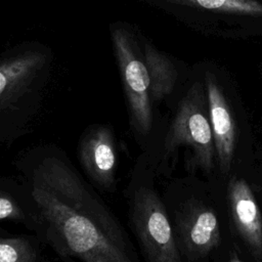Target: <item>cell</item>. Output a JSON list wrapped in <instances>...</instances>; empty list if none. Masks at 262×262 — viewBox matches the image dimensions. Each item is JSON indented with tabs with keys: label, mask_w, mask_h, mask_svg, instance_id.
Instances as JSON below:
<instances>
[{
	"label": "cell",
	"mask_w": 262,
	"mask_h": 262,
	"mask_svg": "<svg viewBox=\"0 0 262 262\" xmlns=\"http://www.w3.org/2000/svg\"><path fill=\"white\" fill-rule=\"evenodd\" d=\"M31 194L62 253L82 262H135L117 218L62 159L48 156L37 164Z\"/></svg>",
	"instance_id": "6da1fadb"
},
{
	"label": "cell",
	"mask_w": 262,
	"mask_h": 262,
	"mask_svg": "<svg viewBox=\"0 0 262 262\" xmlns=\"http://www.w3.org/2000/svg\"><path fill=\"white\" fill-rule=\"evenodd\" d=\"M179 146L192 151L196 167L209 173L214 168L215 147L210 118L205 110L200 83H194L180 101L165 139V150L172 152Z\"/></svg>",
	"instance_id": "7a4b0ae2"
},
{
	"label": "cell",
	"mask_w": 262,
	"mask_h": 262,
	"mask_svg": "<svg viewBox=\"0 0 262 262\" xmlns=\"http://www.w3.org/2000/svg\"><path fill=\"white\" fill-rule=\"evenodd\" d=\"M130 214L147 262H182L166 208L155 190L148 187L136 190Z\"/></svg>",
	"instance_id": "3957f363"
},
{
	"label": "cell",
	"mask_w": 262,
	"mask_h": 262,
	"mask_svg": "<svg viewBox=\"0 0 262 262\" xmlns=\"http://www.w3.org/2000/svg\"><path fill=\"white\" fill-rule=\"evenodd\" d=\"M113 42L121 71L131 124L137 133L146 135L151 128L152 113L149 77L145 63L136 55L124 30L116 29L114 31Z\"/></svg>",
	"instance_id": "277c9868"
},
{
	"label": "cell",
	"mask_w": 262,
	"mask_h": 262,
	"mask_svg": "<svg viewBox=\"0 0 262 262\" xmlns=\"http://www.w3.org/2000/svg\"><path fill=\"white\" fill-rule=\"evenodd\" d=\"M80 163L89 178L100 188L111 190L115 185L117 154L113 129L106 125L88 128L79 143Z\"/></svg>",
	"instance_id": "5b68a950"
},
{
	"label": "cell",
	"mask_w": 262,
	"mask_h": 262,
	"mask_svg": "<svg viewBox=\"0 0 262 262\" xmlns=\"http://www.w3.org/2000/svg\"><path fill=\"white\" fill-rule=\"evenodd\" d=\"M232 221L258 262H262V213L249 184L233 177L227 188Z\"/></svg>",
	"instance_id": "8992f818"
},
{
	"label": "cell",
	"mask_w": 262,
	"mask_h": 262,
	"mask_svg": "<svg viewBox=\"0 0 262 262\" xmlns=\"http://www.w3.org/2000/svg\"><path fill=\"white\" fill-rule=\"evenodd\" d=\"M177 228L182 252L189 259L206 255L220 241L219 223L214 210L202 205L184 209L178 217Z\"/></svg>",
	"instance_id": "52a82bcc"
},
{
	"label": "cell",
	"mask_w": 262,
	"mask_h": 262,
	"mask_svg": "<svg viewBox=\"0 0 262 262\" xmlns=\"http://www.w3.org/2000/svg\"><path fill=\"white\" fill-rule=\"evenodd\" d=\"M207 100L215 154L220 171L227 174L234 154L235 125L223 92L211 75L207 77Z\"/></svg>",
	"instance_id": "ba28073f"
},
{
	"label": "cell",
	"mask_w": 262,
	"mask_h": 262,
	"mask_svg": "<svg viewBox=\"0 0 262 262\" xmlns=\"http://www.w3.org/2000/svg\"><path fill=\"white\" fill-rule=\"evenodd\" d=\"M45 59L43 53L30 51L0 63V114L26 93Z\"/></svg>",
	"instance_id": "9c48e42d"
},
{
	"label": "cell",
	"mask_w": 262,
	"mask_h": 262,
	"mask_svg": "<svg viewBox=\"0 0 262 262\" xmlns=\"http://www.w3.org/2000/svg\"><path fill=\"white\" fill-rule=\"evenodd\" d=\"M144 59L149 77L150 97L161 100L172 92L177 78L176 70L167 56L149 44H145Z\"/></svg>",
	"instance_id": "30bf717a"
},
{
	"label": "cell",
	"mask_w": 262,
	"mask_h": 262,
	"mask_svg": "<svg viewBox=\"0 0 262 262\" xmlns=\"http://www.w3.org/2000/svg\"><path fill=\"white\" fill-rule=\"evenodd\" d=\"M207 10L262 15V3L256 0H174Z\"/></svg>",
	"instance_id": "8fae6325"
},
{
	"label": "cell",
	"mask_w": 262,
	"mask_h": 262,
	"mask_svg": "<svg viewBox=\"0 0 262 262\" xmlns=\"http://www.w3.org/2000/svg\"><path fill=\"white\" fill-rule=\"evenodd\" d=\"M36 251L25 238L0 237V262H35Z\"/></svg>",
	"instance_id": "7c38bea8"
},
{
	"label": "cell",
	"mask_w": 262,
	"mask_h": 262,
	"mask_svg": "<svg viewBox=\"0 0 262 262\" xmlns=\"http://www.w3.org/2000/svg\"><path fill=\"white\" fill-rule=\"evenodd\" d=\"M25 215L21 208L9 194L0 191V221L21 220Z\"/></svg>",
	"instance_id": "4fadbf2b"
},
{
	"label": "cell",
	"mask_w": 262,
	"mask_h": 262,
	"mask_svg": "<svg viewBox=\"0 0 262 262\" xmlns=\"http://www.w3.org/2000/svg\"><path fill=\"white\" fill-rule=\"evenodd\" d=\"M229 262H243V261H241L237 256H232V257L229 259Z\"/></svg>",
	"instance_id": "5bb4252c"
}]
</instances>
